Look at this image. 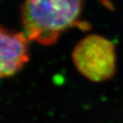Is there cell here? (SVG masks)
I'll list each match as a JSON object with an SVG mask.
<instances>
[{
	"instance_id": "cell-2",
	"label": "cell",
	"mask_w": 123,
	"mask_h": 123,
	"mask_svg": "<svg viewBox=\"0 0 123 123\" xmlns=\"http://www.w3.org/2000/svg\"><path fill=\"white\" fill-rule=\"evenodd\" d=\"M72 59L79 72L94 82L107 81L115 73V47L99 35H88L79 42L73 50Z\"/></svg>"
},
{
	"instance_id": "cell-1",
	"label": "cell",
	"mask_w": 123,
	"mask_h": 123,
	"mask_svg": "<svg viewBox=\"0 0 123 123\" xmlns=\"http://www.w3.org/2000/svg\"><path fill=\"white\" fill-rule=\"evenodd\" d=\"M83 2L84 0H25L21 7L24 33L30 41L51 45L71 28L88 30L90 25L81 19Z\"/></svg>"
},
{
	"instance_id": "cell-3",
	"label": "cell",
	"mask_w": 123,
	"mask_h": 123,
	"mask_svg": "<svg viewBox=\"0 0 123 123\" xmlns=\"http://www.w3.org/2000/svg\"><path fill=\"white\" fill-rule=\"evenodd\" d=\"M29 41L24 32L0 25V79L13 76L28 62Z\"/></svg>"
}]
</instances>
